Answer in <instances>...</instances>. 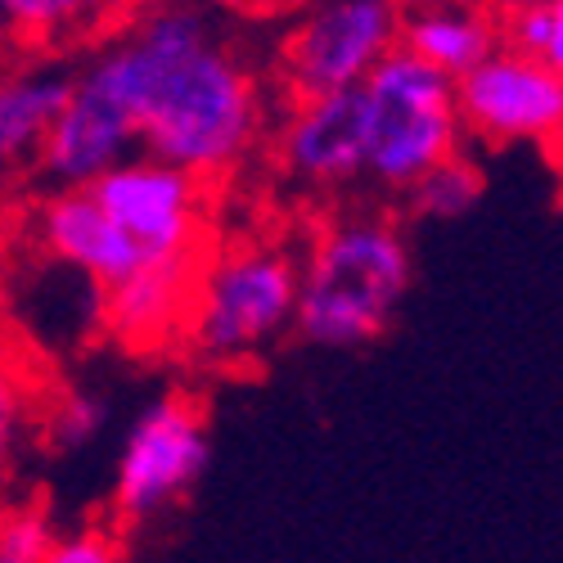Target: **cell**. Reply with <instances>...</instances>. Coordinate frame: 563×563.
Masks as SVG:
<instances>
[{
    "label": "cell",
    "mask_w": 563,
    "mask_h": 563,
    "mask_svg": "<svg viewBox=\"0 0 563 563\" xmlns=\"http://www.w3.org/2000/svg\"><path fill=\"white\" fill-rule=\"evenodd\" d=\"M455 113L487 145H554L563 126V68L496 45L455 77Z\"/></svg>",
    "instance_id": "8"
},
{
    "label": "cell",
    "mask_w": 563,
    "mask_h": 563,
    "mask_svg": "<svg viewBox=\"0 0 563 563\" xmlns=\"http://www.w3.org/2000/svg\"><path fill=\"white\" fill-rule=\"evenodd\" d=\"M275 163L294 185L316 195L347 190L365 172V104L361 86L289 100L275 126Z\"/></svg>",
    "instance_id": "10"
},
{
    "label": "cell",
    "mask_w": 563,
    "mask_h": 563,
    "mask_svg": "<svg viewBox=\"0 0 563 563\" xmlns=\"http://www.w3.org/2000/svg\"><path fill=\"white\" fill-rule=\"evenodd\" d=\"M36 240L55 262L81 271L90 285H118L131 271L145 266V253L135 249L131 234L96 203L86 185L73 190H55L36 212Z\"/></svg>",
    "instance_id": "11"
},
{
    "label": "cell",
    "mask_w": 563,
    "mask_h": 563,
    "mask_svg": "<svg viewBox=\"0 0 563 563\" xmlns=\"http://www.w3.org/2000/svg\"><path fill=\"white\" fill-rule=\"evenodd\" d=\"M221 0H131V14H163V10H208Z\"/></svg>",
    "instance_id": "22"
},
{
    "label": "cell",
    "mask_w": 563,
    "mask_h": 563,
    "mask_svg": "<svg viewBox=\"0 0 563 563\" xmlns=\"http://www.w3.org/2000/svg\"><path fill=\"white\" fill-rule=\"evenodd\" d=\"M90 64L135 113L145 154L212 185L257 150L262 81L203 10L131 14V27L104 36Z\"/></svg>",
    "instance_id": "1"
},
{
    "label": "cell",
    "mask_w": 563,
    "mask_h": 563,
    "mask_svg": "<svg viewBox=\"0 0 563 563\" xmlns=\"http://www.w3.org/2000/svg\"><path fill=\"white\" fill-rule=\"evenodd\" d=\"M496 32L509 51L563 68V0H500Z\"/></svg>",
    "instance_id": "16"
},
{
    "label": "cell",
    "mask_w": 563,
    "mask_h": 563,
    "mask_svg": "<svg viewBox=\"0 0 563 563\" xmlns=\"http://www.w3.org/2000/svg\"><path fill=\"white\" fill-rule=\"evenodd\" d=\"M397 45H406L410 55L433 64L438 73L460 77L500 45L496 5H483V0H419V5L401 10Z\"/></svg>",
    "instance_id": "13"
},
{
    "label": "cell",
    "mask_w": 563,
    "mask_h": 563,
    "mask_svg": "<svg viewBox=\"0 0 563 563\" xmlns=\"http://www.w3.org/2000/svg\"><path fill=\"white\" fill-rule=\"evenodd\" d=\"M410 244L393 217L347 212L298 262L294 330L316 347H365L388 334L410 289Z\"/></svg>",
    "instance_id": "2"
},
{
    "label": "cell",
    "mask_w": 563,
    "mask_h": 563,
    "mask_svg": "<svg viewBox=\"0 0 563 563\" xmlns=\"http://www.w3.org/2000/svg\"><path fill=\"white\" fill-rule=\"evenodd\" d=\"M397 36L401 0H311L279 45V86L289 100L361 86Z\"/></svg>",
    "instance_id": "6"
},
{
    "label": "cell",
    "mask_w": 563,
    "mask_h": 563,
    "mask_svg": "<svg viewBox=\"0 0 563 563\" xmlns=\"http://www.w3.org/2000/svg\"><path fill=\"white\" fill-rule=\"evenodd\" d=\"M55 541V523L41 505L0 509V563H41Z\"/></svg>",
    "instance_id": "18"
},
{
    "label": "cell",
    "mask_w": 563,
    "mask_h": 563,
    "mask_svg": "<svg viewBox=\"0 0 563 563\" xmlns=\"http://www.w3.org/2000/svg\"><path fill=\"white\" fill-rule=\"evenodd\" d=\"M240 10H249V14H279V10H289L294 0H234Z\"/></svg>",
    "instance_id": "23"
},
{
    "label": "cell",
    "mask_w": 563,
    "mask_h": 563,
    "mask_svg": "<svg viewBox=\"0 0 563 563\" xmlns=\"http://www.w3.org/2000/svg\"><path fill=\"white\" fill-rule=\"evenodd\" d=\"M96 203L131 234L145 262L203 257L208 180L172 167L154 154H131L86 185Z\"/></svg>",
    "instance_id": "7"
},
{
    "label": "cell",
    "mask_w": 563,
    "mask_h": 563,
    "mask_svg": "<svg viewBox=\"0 0 563 563\" xmlns=\"http://www.w3.org/2000/svg\"><path fill=\"white\" fill-rule=\"evenodd\" d=\"M68 86H73V73L59 64L0 73V176L36 158Z\"/></svg>",
    "instance_id": "14"
},
{
    "label": "cell",
    "mask_w": 563,
    "mask_h": 563,
    "mask_svg": "<svg viewBox=\"0 0 563 563\" xmlns=\"http://www.w3.org/2000/svg\"><path fill=\"white\" fill-rule=\"evenodd\" d=\"M406 195H410V203H415L419 217L455 221V217H464L468 208L483 199V172H478L474 158L451 154L446 163H438V167H429L424 176H419Z\"/></svg>",
    "instance_id": "17"
},
{
    "label": "cell",
    "mask_w": 563,
    "mask_h": 563,
    "mask_svg": "<svg viewBox=\"0 0 563 563\" xmlns=\"http://www.w3.org/2000/svg\"><path fill=\"white\" fill-rule=\"evenodd\" d=\"M23 419H27L23 384H19V374L0 361V478L10 474V460H14L19 438H23Z\"/></svg>",
    "instance_id": "21"
},
{
    "label": "cell",
    "mask_w": 563,
    "mask_h": 563,
    "mask_svg": "<svg viewBox=\"0 0 563 563\" xmlns=\"http://www.w3.org/2000/svg\"><path fill=\"white\" fill-rule=\"evenodd\" d=\"M298 257L285 244H234L203 257L185 339L208 365H249L294 330Z\"/></svg>",
    "instance_id": "4"
},
{
    "label": "cell",
    "mask_w": 563,
    "mask_h": 563,
    "mask_svg": "<svg viewBox=\"0 0 563 563\" xmlns=\"http://www.w3.org/2000/svg\"><path fill=\"white\" fill-rule=\"evenodd\" d=\"M131 23V0H0V27L41 51H77Z\"/></svg>",
    "instance_id": "15"
},
{
    "label": "cell",
    "mask_w": 563,
    "mask_h": 563,
    "mask_svg": "<svg viewBox=\"0 0 563 563\" xmlns=\"http://www.w3.org/2000/svg\"><path fill=\"white\" fill-rule=\"evenodd\" d=\"M41 563H122V537L113 528H81L73 537L55 532Z\"/></svg>",
    "instance_id": "20"
},
{
    "label": "cell",
    "mask_w": 563,
    "mask_h": 563,
    "mask_svg": "<svg viewBox=\"0 0 563 563\" xmlns=\"http://www.w3.org/2000/svg\"><path fill=\"white\" fill-rule=\"evenodd\" d=\"M212 455L208 415L195 397L167 393L135 415V424L118 455L113 478V519L140 528L167 514L195 492Z\"/></svg>",
    "instance_id": "5"
},
{
    "label": "cell",
    "mask_w": 563,
    "mask_h": 563,
    "mask_svg": "<svg viewBox=\"0 0 563 563\" xmlns=\"http://www.w3.org/2000/svg\"><path fill=\"white\" fill-rule=\"evenodd\" d=\"M104 419H109V410L96 393H68V397L55 401L51 415H45V438H51L55 446H64V451H77L86 442H96Z\"/></svg>",
    "instance_id": "19"
},
{
    "label": "cell",
    "mask_w": 563,
    "mask_h": 563,
    "mask_svg": "<svg viewBox=\"0 0 563 563\" xmlns=\"http://www.w3.org/2000/svg\"><path fill=\"white\" fill-rule=\"evenodd\" d=\"M135 150H140L135 113L100 77V68L86 59L73 73L68 96L51 118V131H45L32 163L55 190H73V185H90L96 176H104L113 163L131 158Z\"/></svg>",
    "instance_id": "9"
},
{
    "label": "cell",
    "mask_w": 563,
    "mask_h": 563,
    "mask_svg": "<svg viewBox=\"0 0 563 563\" xmlns=\"http://www.w3.org/2000/svg\"><path fill=\"white\" fill-rule=\"evenodd\" d=\"M203 257H172V262H145L140 271H131L126 279L104 289L100 302V320L104 330L131 347L145 352L167 343L172 334L185 330V316L195 302V279H199Z\"/></svg>",
    "instance_id": "12"
},
{
    "label": "cell",
    "mask_w": 563,
    "mask_h": 563,
    "mask_svg": "<svg viewBox=\"0 0 563 563\" xmlns=\"http://www.w3.org/2000/svg\"><path fill=\"white\" fill-rule=\"evenodd\" d=\"M365 104V172L374 190L406 195L429 167L460 154V113H455V77L438 73L406 45L369 68L361 81Z\"/></svg>",
    "instance_id": "3"
}]
</instances>
